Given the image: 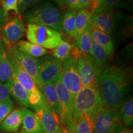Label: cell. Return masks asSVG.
<instances>
[{"label": "cell", "instance_id": "6da1fadb", "mask_svg": "<svg viewBox=\"0 0 133 133\" xmlns=\"http://www.w3.org/2000/svg\"><path fill=\"white\" fill-rule=\"evenodd\" d=\"M132 79V70L109 66L102 70L97 88L104 107L118 109L126 101Z\"/></svg>", "mask_w": 133, "mask_h": 133}, {"label": "cell", "instance_id": "7a4b0ae2", "mask_svg": "<svg viewBox=\"0 0 133 133\" xmlns=\"http://www.w3.org/2000/svg\"><path fill=\"white\" fill-rule=\"evenodd\" d=\"M104 107L97 86L83 87L74 99L71 119L83 116L92 118L99 110Z\"/></svg>", "mask_w": 133, "mask_h": 133}, {"label": "cell", "instance_id": "3957f363", "mask_svg": "<svg viewBox=\"0 0 133 133\" xmlns=\"http://www.w3.org/2000/svg\"><path fill=\"white\" fill-rule=\"evenodd\" d=\"M62 17L59 9L50 3H46L35 8L24 15L28 24L46 26L60 33L63 32Z\"/></svg>", "mask_w": 133, "mask_h": 133}, {"label": "cell", "instance_id": "277c9868", "mask_svg": "<svg viewBox=\"0 0 133 133\" xmlns=\"http://www.w3.org/2000/svg\"><path fill=\"white\" fill-rule=\"evenodd\" d=\"M25 34L29 41L46 49H54L62 41L58 31L38 25L28 24Z\"/></svg>", "mask_w": 133, "mask_h": 133}, {"label": "cell", "instance_id": "5b68a950", "mask_svg": "<svg viewBox=\"0 0 133 133\" xmlns=\"http://www.w3.org/2000/svg\"><path fill=\"white\" fill-rule=\"evenodd\" d=\"M6 55L14 70L17 79L29 94V103L31 107L38 105L44 99L39 88L33 78L21 67L16 58L9 50H6Z\"/></svg>", "mask_w": 133, "mask_h": 133}, {"label": "cell", "instance_id": "8992f818", "mask_svg": "<svg viewBox=\"0 0 133 133\" xmlns=\"http://www.w3.org/2000/svg\"><path fill=\"white\" fill-rule=\"evenodd\" d=\"M122 124L118 109L103 107L93 117L94 133H114Z\"/></svg>", "mask_w": 133, "mask_h": 133}, {"label": "cell", "instance_id": "52a82bcc", "mask_svg": "<svg viewBox=\"0 0 133 133\" xmlns=\"http://www.w3.org/2000/svg\"><path fill=\"white\" fill-rule=\"evenodd\" d=\"M39 124L42 133H61L62 123L61 118L50 109L45 99L38 105L33 107Z\"/></svg>", "mask_w": 133, "mask_h": 133}, {"label": "cell", "instance_id": "ba28073f", "mask_svg": "<svg viewBox=\"0 0 133 133\" xmlns=\"http://www.w3.org/2000/svg\"><path fill=\"white\" fill-rule=\"evenodd\" d=\"M83 87L97 86V81L102 69L89 55L83 53L76 59Z\"/></svg>", "mask_w": 133, "mask_h": 133}, {"label": "cell", "instance_id": "9c48e42d", "mask_svg": "<svg viewBox=\"0 0 133 133\" xmlns=\"http://www.w3.org/2000/svg\"><path fill=\"white\" fill-rule=\"evenodd\" d=\"M61 76L65 86L75 99L83 86L79 78L77 62L71 56L62 62Z\"/></svg>", "mask_w": 133, "mask_h": 133}, {"label": "cell", "instance_id": "30bf717a", "mask_svg": "<svg viewBox=\"0 0 133 133\" xmlns=\"http://www.w3.org/2000/svg\"><path fill=\"white\" fill-rule=\"evenodd\" d=\"M3 43L6 44L8 50L12 53L22 69L30 77L32 78L36 83L38 88L39 89L41 86L39 78V71L40 66L39 60L37 58L31 57L29 55L20 52L17 49L14 44H11L6 41L3 42Z\"/></svg>", "mask_w": 133, "mask_h": 133}, {"label": "cell", "instance_id": "8fae6325", "mask_svg": "<svg viewBox=\"0 0 133 133\" xmlns=\"http://www.w3.org/2000/svg\"><path fill=\"white\" fill-rule=\"evenodd\" d=\"M59 105V117L62 123H65L71 118L74 98L70 94L63 83L61 74L54 81Z\"/></svg>", "mask_w": 133, "mask_h": 133}, {"label": "cell", "instance_id": "7c38bea8", "mask_svg": "<svg viewBox=\"0 0 133 133\" xmlns=\"http://www.w3.org/2000/svg\"><path fill=\"white\" fill-rule=\"evenodd\" d=\"M39 60L40 64L39 78L41 88L44 84L54 83L57 76L61 74L62 62L50 56H44Z\"/></svg>", "mask_w": 133, "mask_h": 133}, {"label": "cell", "instance_id": "4fadbf2b", "mask_svg": "<svg viewBox=\"0 0 133 133\" xmlns=\"http://www.w3.org/2000/svg\"><path fill=\"white\" fill-rule=\"evenodd\" d=\"M26 33V27L24 22L19 15H16L14 17L8 19L4 25L1 28L3 41L15 44Z\"/></svg>", "mask_w": 133, "mask_h": 133}, {"label": "cell", "instance_id": "5bb4252c", "mask_svg": "<svg viewBox=\"0 0 133 133\" xmlns=\"http://www.w3.org/2000/svg\"><path fill=\"white\" fill-rule=\"evenodd\" d=\"M116 22L115 14L110 10H105L92 15L91 26L110 35L115 29Z\"/></svg>", "mask_w": 133, "mask_h": 133}, {"label": "cell", "instance_id": "9a60e30c", "mask_svg": "<svg viewBox=\"0 0 133 133\" xmlns=\"http://www.w3.org/2000/svg\"><path fill=\"white\" fill-rule=\"evenodd\" d=\"M10 95L12 96L14 99L22 106L24 107H31L29 103V94L21 85L14 74L12 78L6 83Z\"/></svg>", "mask_w": 133, "mask_h": 133}, {"label": "cell", "instance_id": "2e32d148", "mask_svg": "<svg viewBox=\"0 0 133 133\" xmlns=\"http://www.w3.org/2000/svg\"><path fill=\"white\" fill-rule=\"evenodd\" d=\"M23 116V107L13 110L2 121L0 128L3 131L6 132H17L22 125Z\"/></svg>", "mask_w": 133, "mask_h": 133}, {"label": "cell", "instance_id": "e0dca14e", "mask_svg": "<svg viewBox=\"0 0 133 133\" xmlns=\"http://www.w3.org/2000/svg\"><path fill=\"white\" fill-rule=\"evenodd\" d=\"M24 116L19 133H42L41 128L35 112L23 107Z\"/></svg>", "mask_w": 133, "mask_h": 133}, {"label": "cell", "instance_id": "ac0fdd59", "mask_svg": "<svg viewBox=\"0 0 133 133\" xmlns=\"http://www.w3.org/2000/svg\"><path fill=\"white\" fill-rule=\"evenodd\" d=\"M92 16V13L86 8H81L76 12L75 42H76L83 32L90 26Z\"/></svg>", "mask_w": 133, "mask_h": 133}, {"label": "cell", "instance_id": "d6986e66", "mask_svg": "<svg viewBox=\"0 0 133 133\" xmlns=\"http://www.w3.org/2000/svg\"><path fill=\"white\" fill-rule=\"evenodd\" d=\"M64 124L71 128L75 133H94L93 118L90 116H83L80 118H70Z\"/></svg>", "mask_w": 133, "mask_h": 133}, {"label": "cell", "instance_id": "ffe728a7", "mask_svg": "<svg viewBox=\"0 0 133 133\" xmlns=\"http://www.w3.org/2000/svg\"><path fill=\"white\" fill-rule=\"evenodd\" d=\"M39 90L50 109L59 116V105L54 83L43 85Z\"/></svg>", "mask_w": 133, "mask_h": 133}, {"label": "cell", "instance_id": "44dd1931", "mask_svg": "<svg viewBox=\"0 0 133 133\" xmlns=\"http://www.w3.org/2000/svg\"><path fill=\"white\" fill-rule=\"evenodd\" d=\"M15 46L20 52L35 58L43 57L48 53L46 49L27 41L20 40Z\"/></svg>", "mask_w": 133, "mask_h": 133}, {"label": "cell", "instance_id": "7402d4cb", "mask_svg": "<svg viewBox=\"0 0 133 133\" xmlns=\"http://www.w3.org/2000/svg\"><path fill=\"white\" fill-rule=\"evenodd\" d=\"M90 32L92 39L102 46L110 54L114 51V44L112 38L109 34L99 30L91 27L90 25Z\"/></svg>", "mask_w": 133, "mask_h": 133}, {"label": "cell", "instance_id": "603a6c76", "mask_svg": "<svg viewBox=\"0 0 133 133\" xmlns=\"http://www.w3.org/2000/svg\"><path fill=\"white\" fill-rule=\"evenodd\" d=\"M111 56L112 54H110L102 46L92 40L90 56L95 61L98 66L101 68L103 65H104L109 61Z\"/></svg>", "mask_w": 133, "mask_h": 133}, {"label": "cell", "instance_id": "cb8c5ba5", "mask_svg": "<svg viewBox=\"0 0 133 133\" xmlns=\"http://www.w3.org/2000/svg\"><path fill=\"white\" fill-rule=\"evenodd\" d=\"M76 11L68 9L62 17V31L71 38H74Z\"/></svg>", "mask_w": 133, "mask_h": 133}, {"label": "cell", "instance_id": "d4e9b609", "mask_svg": "<svg viewBox=\"0 0 133 133\" xmlns=\"http://www.w3.org/2000/svg\"><path fill=\"white\" fill-rule=\"evenodd\" d=\"M123 125L130 127L133 124V99L129 98L119 107L118 110Z\"/></svg>", "mask_w": 133, "mask_h": 133}, {"label": "cell", "instance_id": "484cf974", "mask_svg": "<svg viewBox=\"0 0 133 133\" xmlns=\"http://www.w3.org/2000/svg\"><path fill=\"white\" fill-rule=\"evenodd\" d=\"M92 39L90 32V26L86 29L79 36L77 41L75 42L74 46L78 48L83 53L90 56L91 48Z\"/></svg>", "mask_w": 133, "mask_h": 133}, {"label": "cell", "instance_id": "4316f807", "mask_svg": "<svg viewBox=\"0 0 133 133\" xmlns=\"http://www.w3.org/2000/svg\"><path fill=\"white\" fill-rule=\"evenodd\" d=\"M73 46L68 41L62 40L52 51V57L61 62H64L71 56Z\"/></svg>", "mask_w": 133, "mask_h": 133}, {"label": "cell", "instance_id": "83f0119b", "mask_svg": "<svg viewBox=\"0 0 133 133\" xmlns=\"http://www.w3.org/2000/svg\"><path fill=\"white\" fill-rule=\"evenodd\" d=\"M14 70L7 57L0 61V83L5 84L14 75Z\"/></svg>", "mask_w": 133, "mask_h": 133}, {"label": "cell", "instance_id": "f1b7e54d", "mask_svg": "<svg viewBox=\"0 0 133 133\" xmlns=\"http://www.w3.org/2000/svg\"><path fill=\"white\" fill-rule=\"evenodd\" d=\"M14 104L11 98L0 102V124L13 110Z\"/></svg>", "mask_w": 133, "mask_h": 133}, {"label": "cell", "instance_id": "f546056e", "mask_svg": "<svg viewBox=\"0 0 133 133\" xmlns=\"http://www.w3.org/2000/svg\"><path fill=\"white\" fill-rule=\"evenodd\" d=\"M18 3L19 0H3L0 3V6L7 13H9L10 11H12L16 15H19Z\"/></svg>", "mask_w": 133, "mask_h": 133}, {"label": "cell", "instance_id": "4dcf8cb0", "mask_svg": "<svg viewBox=\"0 0 133 133\" xmlns=\"http://www.w3.org/2000/svg\"><path fill=\"white\" fill-rule=\"evenodd\" d=\"M39 0H19L18 8L20 13L24 12L29 8L36 4Z\"/></svg>", "mask_w": 133, "mask_h": 133}, {"label": "cell", "instance_id": "1f68e13d", "mask_svg": "<svg viewBox=\"0 0 133 133\" xmlns=\"http://www.w3.org/2000/svg\"><path fill=\"white\" fill-rule=\"evenodd\" d=\"M10 98V94L6 83H0V102Z\"/></svg>", "mask_w": 133, "mask_h": 133}, {"label": "cell", "instance_id": "d6a6232c", "mask_svg": "<svg viewBox=\"0 0 133 133\" xmlns=\"http://www.w3.org/2000/svg\"><path fill=\"white\" fill-rule=\"evenodd\" d=\"M66 6H69V9L76 11L81 9V6L79 0H66Z\"/></svg>", "mask_w": 133, "mask_h": 133}, {"label": "cell", "instance_id": "836d02e7", "mask_svg": "<svg viewBox=\"0 0 133 133\" xmlns=\"http://www.w3.org/2000/svg\"><path fill=\"white\" fill-rule=\"evenodd\" d=\"M120 1L121 0H104V9L111 11L114 8H116L120 3Z\"/></svg>", "mask_w": 133, "mask_h": 133}, {"label": "cell", "instance_id": "e575fe53", "mask_svg": "<svg viewBox=\"0 0 133 133\" xmlns=\"http://www.w3.org/2000/svg\"><path fill=\"white\" fill-rule=\"evenodd\" d=\"M8 13L5 12L2 9V8L0 6V29L2 28L5 23L7 22L8 20Z\"/></svg>", "mask_w": 133, "mask_h": 133}, {"label": "cell", "instance_id": "d590c367", "mask_svg": "<svg viewBox=\"0 0 133 133\" xmlns=\"http://www.w3.org/2000/svg\"><path fill=\"white\" fill-rule=\"evenodd\" d=\"M114 133H133L132 129L124 125L119 126Z\"/></svg>", "mask_w": 133, "mask_h": 133}, {"label": "cell", "instance_id": "8d00e7d4", "mask_svg": "<svg viewBox=\"0 0 133 133\" xmlns=\"http://www.w3.org/2000/svg\"><path fill=\"white\" fill-rule=\"evenodd\" d=\"M61 133H75V131L73 130L71 128H70L69 126H67L65 124L62 123V129H61Z\"/></svg>", "mask_w": 133, "mask_h": 133}, {"label": "cell", "instance_id": "74e56055", "mask_svg": "<svg viewBox=\"0 0 133 133\" xmlns=\"http://www.w3.org/2000/svg\"><path fill=\"white\" fill-rule=\"evenodd\" d=\"M57 4L62 9H65L66 7V0H55Z\"/></svg>", "mask_w": 133, "mask_h": 133}, {"label": "cell", "instance_id": "f35d334b", "mask_svg": "<svg viewBox=\"0 0 133 133\" xmlns=\"http://www.w3.org/2000/svg\"><path fill=\"white\" fill-rule=\"evenodd\" d=\"M6 57V51H0V61H2Z\"/></svg>", "mask_w": 133, "mask_h": 133}, {"label": "cell", "instance_id": "ab89813d", "mask_svg": "<svg viewBox=\"0 0 133 133\" xmlns=\"http://www.w3.org/2000/svg\"><path fill=\"white\" fill-rule=\"evenodd\" d=\"M0 51H6L4 46V43H3L2 39H1V35H0Z\"/></svg>", "mask_w": 133, "mask_h": 133}, {"label": "cell", "instance_id": "60d3db41", "mask_svg": "<svg viewBox=\"0 0 133 133\" xmlns=\"http://www.w3.org/2000/svg\"><path fill=\"white\" fill-rule=\"evenodd\" d=\"M97 1L99 3V4L102 9L105 11L104 8V0H97Z\"/></svg>", "mask_w": 133, "mask_h": 133}, {"label": "cell", "instance_id": "b9f144b4", "mask_svg": "<svg viewBox=\"0 0 133 133\" xmlns=\"http://www.w3.org/2000/svg\"><path fill=\"white\" fill-rule=\"evenodd\" d=\"M2 1H3V0H0V3H1Z\"/></svg>", "mask_w": 133, "mask_h": 133}, {"label": "cell", "instance_id": "7bdbcfd3", "mask_svg": "<svg viewBox=\"0 0 133 133\" xmlns=\"http://www.w3.org/2000/svg\"><path fill=\"white\" fill-rule=\"evenodd\" d=\"M4 133H7V132H4Z\"/></svg>", "mask_w": 133, "mask_h": 133}]
</instances>
